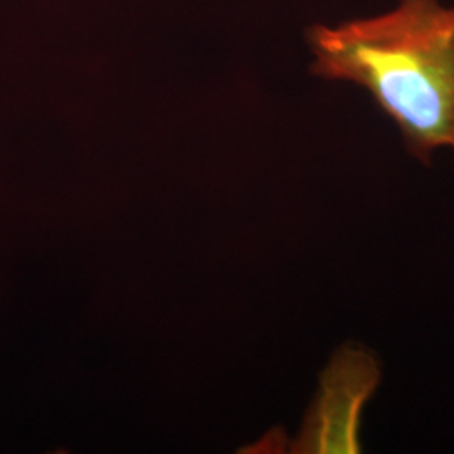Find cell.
Returning <instances> with one entry per match:
<instances>
[{
  "label": "cell",
  "mask_w": 454,
  "mask_h": 454,
  "mask_svg": "<svg viewBox=\"0 0 454 454\" xmlns=\"http://www.w3.org/2000/svg\"><path fill=\"white\" fill-rule=\"evenodd\" d=\"M307 39L311 71L367 91L411 155L454 153V5L395 0L386 12L313 26Z\"/></svg>",
  "instance_id": "obj_1"
},
{
  "label": "cell",
  "mask_w": 454,
  "mask_h": 454,
  "mask_svg": "<svg viewBox=\"0 0 454 454\" xmlns=\"http://www.w3.org/2000/svg\"><path fill=\"white\" fill-rule=\"evenodd\" d=\"M380 380L375 358L362 348H345L326 371L305 448L313 453H358L362 409Z\"/></svg>",
  "instance_id": "obj_2"
}]
</instances>
